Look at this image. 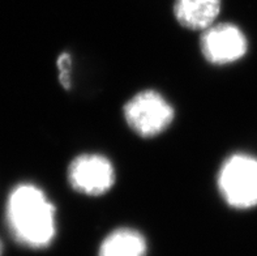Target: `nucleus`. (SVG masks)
<instances>
[{
  "label": "nucleus",
  "mask_w": 257,
  "mask_h": 256,
  "mask_svg": "<svg viewBox=\"0 0 257 256\" xmlns=\"http://www.w3.org/2000/svg\"><path fill=\"white\" fill-rule=\"evenodd\" d=\"M56 67L59 71V80L64 89L71 88V69H72V58L68 52H63L58 58Z\"/></svg>",
  "instance_id": "nucleus-8"
},
{
  "label": "nucleus",
  "mask_w": 257,
  "mask_h": 256,
  "mask_svg": "<svg viewBox=\"0 0 257 256\" xmlns=\"http://www.w3.org/2000/svg\"><path fill=\"white\" fill-rule=\"evenodd\" d=\"M147 239L132 227H119L104 238L98 256H145Z\"/></svg>",
  "instance_id": "nucleus-7"
},
{
  "label": "nucleus",
  "mask_w": 257,
  "mask_h": 256,
  "mask_svg": "<svg viewBox=\"0 0 257 256\" xmlns=\"http://www.w3.org/2000/svg\"><path fill=\"white\" fill-rule=\"evenodd\" d=\"M217 186L226 204L235 209L257 205V158L248 154H232L222 163Z\"/></svg>",
  "instance_id": "nucleus-2"
},
{
  "label": "nucleus",
  "mask_w": 257,
  "mask_h": 256,
  "mask_svg": "<svg viewBox=\"0 0 257 256\" xmlns=\"http://www.w3.org/2000/svg\"><path fill=\"white\" fill-rule=\"evenodd\" d=\"M68 182L76 192L101 196L114 187L115 167L99 153H84L72 159L67 172Z\"/></svg>",
  "instance_id": "nucleus-4"
},
{
  "label": "nucleus",
  "mask_w": 257,
  "mask_h": 256,
  "mask_svg": "<svg viewBox=\"0 0 257 256\" xmlns=\"http://www.w3.org/2000/svg\"><path fill=\"white\" fill-rule=\"evenodd\" d=\"M7 216L20 243L43 248L55 238L56 208L37 186H17L8 199Z\"/></svg>",
  "instance_id": "nucleus-1"
},
{
  "label": "nucleus",
  "mask_w": 257,
  "mask_h": 256,
  "mask_svg": "<svg viewBox=\"0 0 257 256\" xmlns=\"http://www.w3.org/2000/svg\"><path fill=\"white\" fill-rule=\"evenodd\" d=\"M200 50L210 64H231L245 55L248 42L244 33L236 25L215 23L201 32Z\"/></svg>",
  "instance_id": "nucleus-5"
},
{
  "label": "nucleus",
  "mask_w": 257,
  "mask_h": 256,
  "mask_svg": "<svg viewBox=\"0 0 257 256\" xmlns=\"http://www.w3.org/2000/svg\"><path fill=\"white\" fill-rule=\"evenodd\" d=\"M2 253H3V242L0 239V256H2Z\"/></svg>",
  "instance_id": "nucleus-9"
},
{
  "label": "nucleus",
  "mask_w": 257,
  "mask_h": 256,
  "mask_svg": "<svg viewBox=\"0 0 257 256\" xmlns=\"http://www.w3.org/2000/svg\"><path fill=\"white\" fill-rule=\"evenodd\" d=\"M221 7L222 0H175L174 16L183 28L202 32L215 24Z\"/></svg>",
  "instance_id": "nucleus-6"
},
{
  "label": "nucleus",
  "mask_w": 257,
  "mask_h": 256,
  "mask_svg": "<svg viewBox=\"0 0 257 256\" xmlns=\"http://www.w3.org/2000/svg\"><path fill=\"white\" fill-rule=\"evenodd\" d=\"M125 123L143 139H152L167 130L175 110L169 101L153 89L136 93L123 107Z\"/></svg>",
  "instance_id": "nucleus-3"
}]
</instances>
